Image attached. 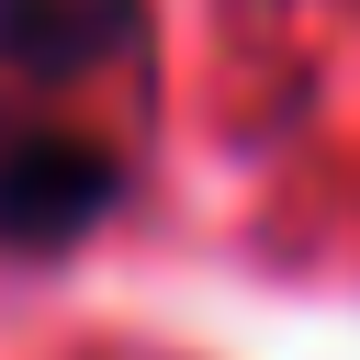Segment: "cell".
<instances>
[{"instance_id":"cell-2","label":"cell","mask_w":360,"mask_h":360,"mask_svg":"<svg viewBox=\"0 0 360 360\" xmlns=\"http://www.w3.org/2000/svg\"><path fill=\"white\" fill-rule=\"evenodd\" d=\"M135 0H0V79H90L135 56Z\"/></svg>"},{"instance_id":"cell-1","label":"cell","mask_w":360,"mask_h":360,"mask_svg":"<svg viewBox=\"0 0 360 360\" xmlns=\"http://www.w3.org/2000/svg\"><path fill=\"white\" fill-rule=\"evenodd\" d=\"M112 202H124V158H112L101 135H68V124H0V248H11V259H56V248H79Z\"/></svg>"}]
</instances>
